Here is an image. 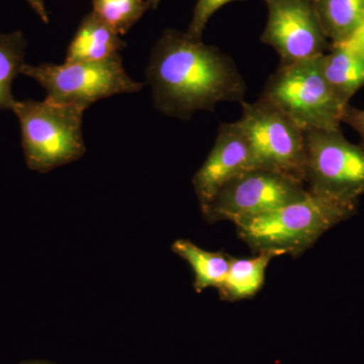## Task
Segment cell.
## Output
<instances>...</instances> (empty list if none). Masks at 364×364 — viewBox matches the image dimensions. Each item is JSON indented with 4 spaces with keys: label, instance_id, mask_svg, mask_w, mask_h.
Here are the masks:
<instances>
[{
    "label": "cell",
    "instance_id": "7a4b0ae2",
    "mask_svg": "<svg viewBox=\"0 0 364 364\" xmlns=\"http://www.w3.org/2000/svg\"><path fill=\"white\" fill-rule=\"evenodd\" d=\"M358 205L308 193L277 210L236 223L239 237L254 253L298 257L326 232L350 219Z\"/></svg>",
    "mask_w": 364,
    "mask_h": 364
},
{
    "label": "cell",
    "instance_id": "277c9868",
    "mask_svg": "<svg viewBox=\"0 0 364 364\" xmlns=\"http://www.w3.org/2000/svg\"><path fill=\"white\" fill-rule=\"evenodd\" d=\"M320 57L280 64L268 78L260 97L304 132L339 130L348 105L342 104L328 85Z\"/></svg>",
    "mask_w": 364,
    "mask_h": 364
},
{
    "label": "cell",
    "instance_id": "8992f818",
    "mask_svg": "<svg viewBox=\"0 0 364 364\" xmlns=\"http://www.w3.org/2000/svg\"><path fill=\"white\" fill-rule=\"evenodd\" d=\"M21 74L35 79L47 92V100L85 109L98 100L144 87L127 74L119 54L100 62L25 64Z\"/></svg>",
    "mask_w": 364,
    "mask_h": 364
},
{
    "label": "cell",
    "instance_id": "7402d4cb",
    "mask_svg": "<svg viewBox=\"0 0 364 364\" xmlns=\"http://www.w3.org/2000/svg\"><path fill=\"white\" fill-rule=\"evenodd\" d=\"M162 0H147L148 9H155L159 6Z\"/></svg>",
    "mask_w": 364,
    "mask_h": 364
},
{
    "label": "cell",
    "instance_id": "6da1fadb",
    "mask_svg": "<svg viewBox=\"0 0 364 364\" xmlns=\"http://www.w3.org/2000/svg\"><path fill=\"white\" fill-rule=\"evenodd\" d=\"M146 76L158 111L181 119L221 102L242 104L247 90L231 57L173 28L158 40Z\"/></svg>",
    "mask_w": 364,
    "mask_h": 364
},
{
    "label": "cell",
    "instance_id": "52a82bcc",
    "mask_svg": "<svg viewBox=\"0 0 364 364\" xmlns=\"http://www.w3.org/2000/svg\"><path fill=\"white\" fill-rule=\"evenodd\" d=\"M238 119L252 152L254 167L272 170L304 182L305 132L265 100L242 102Z\"/></svg>",
    "mask_w": 364,
    "mask_h": 364
},
{
    "label": "cell",
    "instance_id": "3957f363",
    "mask_svg": "<svg viewBox=\"0 0 364 364\" xmlns=\"http://www.w3.org/2000/svg\"><path fill=\"white\" fill-rule=\"evenodd\" d=\"M13 111L20 122L21 145L31 170L47 173L85 155L83 107L45 98L16 100Z\"/></svg>",
    "mask_w": 364,
    "mask_h": 364
},
{
    "label": "cell",
    "instance_id": "8fae6325",
    "mask_svg": "<svg viewBox=\"0 0 364 364\" xmlns=\"http://www.w3.org/2000/svg\"><path fill=\"white\" fill-rule=\"evenodd\" d=\"M321 69L328 85L340 102L349 105L364 86V57L347 41L331 43L320 57Z\"/></svg>",
    "mask_w": 364,
    "mask_h": 364
},
{
    "label": "cell",
    "instance_id": "7c38bea8",
    "mask_svg": "<svg viewBox=\"0 0 364 364\" xmlns=\"http://www.w3.org/2000/svg\"><path fill=\"white\" fill-rule=\"evenodd\" d=\"M126 43L92 11L79 23L66 53L67 63L100 62L119 55Z\"/></svg>",
    "mask_w": 364,
    "mask_h": 364
},
{
    "label": "cell",
    "instance_id": "9a60e30c",
    "mask_svg": "<svg viewBox=\"0 0 364 364\" xmlns=\"http://www.w3.org/2000/svg\"><path fill=\"white\" fill-rule=\"evenodd\" d=\"M328 40L349 39L364 21V0H313Z\"/></svg>",
    "mask_w": 364,
    "mask_h": 364
},
{
    "label": "cell",
    "instance_id": "603a6c76",
    "mask_svg": "<svg viewBox=\"0 0 364 364\" xmlns=\"http://www.w3.org/2000/svg\"><path fill=\"white\" fill-rule=\"evenodd\" d=\"M20 364H54V363H48V361L30 360V361H25V363H21Z\"/></svg>",
    "mask_w": 364,
    "mask_h": 364
},
{
    "label": "cell",
    "instance_id": "d6986e66",
    "mask_svg": "<svg viewBox=\"0 0 364 364\" xmlns=\"http://www.w3.org/2000/svg\"><path fill=\"white\" fill-rule=\"evenodd\" d=\"M342 123L350 126L360 136L364 146V109L347 105L345 109Z\"/></svg>",
    "mask_w": 364,
    "mask_h": 364
},
{
    "label": "cell",
    "instance_id": "e0dca14e",
    "mask_svg": "<svg viewBox=\"0 0 364 364\" xmlns=\"http://www.w3.org/2000/svg\"><path fill=\"white\" fill-rule=\"evenodd\" d=\"M92 13L119 36L126 35L148 9L147 0H91Z\"/></svg>",
    "mask_w": 364,
    "mask_h": 364
},
{
    "label": "cell",
    "instance_id": "ba28073f",
    "mask_svg": "<svg viewBox=\"0 0 364 364\" xmlns=\"http://www.w3.org/2000/svg\"><path fill=\"white\" fill-rule=\"evenodd\" d=\"M308 193L298 179L255 167L225 184L202 212L208 222L236 224L298 200Z\"/></svg>",
    "mask_w": 364,
    "mask_h": 364
},
{
    "label": "cell",
    "instance_id": "9c48e42d",
    "mask_svg": "<svg viewBox=\"0 0 364 364\" xmlns=\"http://www.w3.org/2000/svg\"><path fill=\"white\" fill-rule=\"evenodd\" d=\"M267 21L261 41L277 51L280 64L322 56L329 50L313 0H263Z\"/></svg>",
    "mask_w": 364,
    "mask_h": 364
},
{
    "label": "cell",
    "instance_id": "2e32d148",
    "mask_svg": "<svg viewBox=\"0 0 364 364\" xmlns=\"http://www.w3.org/2000/svg\"><path fill=\"white\" fill-rule=\"evenodd\" d=\"M26 44L21 31L0 33V112L13 109L16 102L11 92V85L26 64Z\"/></svg>",
    "mask_w": 364,
    "mask_h": 364
},
{
    "label": "cell",
    "instance_id": "ac0fdd59",
    "mask_svg": "<svg viewBox=\"0 0 364 364\" xmlns=\"http://www.w3.org/2000/svg\"><path fill=\"white\" fill-rule=\"evenodd\" d=\"M237 0H198L193 9V18L188 28V35L195 39L202 40L208 21L210 20L215 11L223 6Z\"/></svg>",
    "mask_w": 364,
    "mask_h": 364
},
{
    "label": "cell",
    "instance_id": "5b68a950",
    "mask_svg": "<svg viewBox=\"0 0 364 364\" xmlns=\"http://www.w3.org/2000/svg\"><path fill=\"white\" fill-rule=\"evenodd\" d=\"M304 184L309 193L358 205L364 195V146L349 142L341 129L305 132Z\"/></svg>",
    "mask_w": 364,
    "mask_h": 364
},
{
    "label": "cell",
    "instance_id": "30bf717a",
    "mask_svg": "<svg viewBox=\"0 0 364 364\" xmlns=\"http://www.w3.org/2000/svg\"><path fill=\"white\" fill-rule=\"evenodd\" d=\"M252 168V152L240 124L237 121L222 124L210 154L193 176L200 208L207 207L225 184Z\"/></svg>",
    "mask_w": 364,
    "mask_h": 364
},
{
    "label": "cell",
    "instance_id": "4fadbf2b",
    "mask_svg": "<svg viewBox=\"0 0 364 364\" xmlns=\"http://www.w3.org/2000/svg\"><path fill=\"white\" fill-rule=\"evenodd\" d=\"M274 257V254L265 252L249 258L230 257L226 277L218 289L221 299L238 301L253 298L262 289L268 265Z\"/></svg>",
    "mask_w": 364,
    "mask_h": 364
},
{
    "label": "cell",
    "instance_id": "ffe728a7",
    "mask_svg": "<svg viewBox=\"0 0 364 364\" xmlns=\"http://www.w3.org/2000/svg\"><path fill=\"white\" fill-rule=\"evenodd\" d=\"M364 57V21L349 39L345 40Z\"/></svg>",
    "mask_w": 364,
    "mask_h": 364
},
{
    "label": "cell",
    "instance_id": "5bb4252c",
    "mask_svg": "<svg viewBox=\"0 0 364 364\" xmlns=\"http://www.w3.org/2000/svg\"><path fill=\"white\" fill-rule=\"evenodd\" d=\"M171 249L191 265L195 274L193 287L196 293H202L208 287L218 289L221 287L229 269V255L222 251L205 250L186 239L174 242Z\"/></svg>",
    "mask_w": 364,
    "mask_h": 364
},
{
    "label": "cell",
    "instance_id": "44dd1931",
    "mask_svg": "<svg viewBox=\"0 0 364 364\" xmlns=\"http://www.w3.org/2000/svg\"><path fill=\"white\" fill-rule=\"evenodd\" d=\"M31 7L36 11V14L39 16L41 20L44 23H50V16L48 13L47 9L45 6V0H26Z\"/></svg>",
    "mask_w": 364,
    "mask_h": 364
}]
</instances>
